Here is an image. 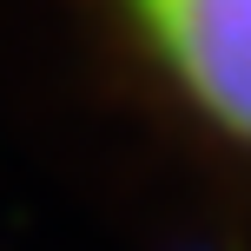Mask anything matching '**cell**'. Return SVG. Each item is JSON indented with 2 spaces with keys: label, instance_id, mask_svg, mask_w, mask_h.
<instances>
[{
  "label": "cell",
  "instance_id": "1",
  "mask_svg": "<svg viewBox=\"0 0 251 251\" xmlns=\"http://www.w3.org/2000/svg\"><path fill=\"white\" fill-rule=\"evenodd\" d=\"M126 40L212 139L251 152V0H113Z\"/></svg>",
  "mask_w": 251,
  "mask_h": 251
}]
</instances>
